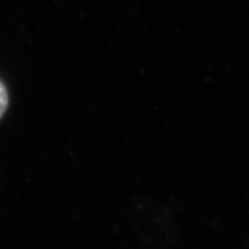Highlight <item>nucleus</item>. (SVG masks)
Instances as JSON below:
<instances>
[{"label":"nucleus","instance_id":"nucleus-1","mask_svg":"<svg viewBox=\"0 0 249 249\" xmlns=\"http://www.w3.org/2000/svg\"><path fill=\"white\" fill-rule=\"evenodd\" d=\"M9 108V91L6 89L4 83L0 80V119L6 114Z\"/></svg>","mask_w":249,"mask_h":249}]
</instances>
